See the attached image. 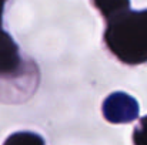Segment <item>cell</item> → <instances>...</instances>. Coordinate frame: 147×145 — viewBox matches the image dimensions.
Returning a JSON list of instances; mask_svg holds the SVG:
<instances>
[{
	"instance_id": "cell-6",
	"label": "cell",
	"mask_w": 147,
	"mask_h": 145,
	"mask_svg": "<svg viewBox=\"0 0 147 145\" xmlns=\"http://www.w3.org/2000/svg\"><path fill=\"white\" fill-rule=\"evenodd\" d=\"M133 145H147V115L139 120V124L133 130Z\"/></svg>"
},
{
	"instance_id": "cell-1",
	"label": "cell",
	"mask_w": 147,
	"mask_h": 145,
	"mask_svg": "<svg viewBox=\"0 0 147 145\" xmlns=\"http://www.w3.org/2000/svg\"><path fill=\"white\" fill-rule=\"evenodd\" d=\"M40 81L37 63L23 54L14 39L0 29V104L27 102L37 93Z\"/></svg>"
},
{
	"instance_id": "cell-7",
	"label": "cell",
	"mask_w": 147,
	"mask_h": 145,
	"mask_svg": "<svg viewBox=\"0 0 147 145\" xmlns=\"http://www.w3.org/2000/svg\"><path fill=\"white\" fill-rule=\"evenodd\" d=\"M9 0H0V29H3V14H4V9H6V3Z\"/></svg>"
},
{
	"instance_id": "cell-5",
	"label": "cell",
	"mask_w": 147,
	"mask_h": 145,
	"mask_svg": "<svg viewBox=\"0 0 147 145\" xmlns=\"http://www.w3.org/2000/svg\"><path fill=\"white\" fill-rule=\"evenodd\" d=\"M3 145H46V141L37 132L19 131V132L10 134Z\"/></svg>"
},
{
	"instance_id": "cell-4",
	"label": "cell",
	"mask_w": 147,
	"mask_h": 145,
	"mask_svg": "<svg viewBox=\"0 0 147 145\" xmlns=\"http://www.w3.org/2000/svg\"><path fill=\"white\" fill-rule=\"evenodd\" d=\"M92 4L103 16L104 21H107L111 17L131 9L130 0H92Z\"/></svg>"
},
{
	"instance_id": "cell-3",
	"label": "cell",
	"mask_w": 147,
	"mask_h": 145,
	"mask_svg": "<svg viewBox=\"0 0 147 145\" xmlns=\"http://www.w3.org/2000/svg\"><path fill=\"white\" fill-rule=\"evenodd\" d=\"M101 112L111 124H129L139 118L140 107L136 98L126 93L116 91L103 101Z\"/></svg>"
},
{
	"instance_id": "cell-2",
	"label": "cell",
	"mask_w": 147,
	"mask_h": 145,
	"mask_svg": "<svg viewBox=\"0 0 147 145\" xmlns=\"http://www.w3.org/2000/svg\"><path fill=\"white\" fill-rule=\"evenodd\" d=\"M106 48L126 65L147 63V9H129L106 21Z\"/></svg>"
}]
</instances>
